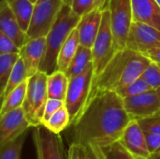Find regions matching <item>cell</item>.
<instances>
[{"label": "cell", "instance_id": "obj_24", "mask_svg": "<svg viewBox=\"0 0 160 159\" xmlns=\"http://www.w3.org/2000/svg\"><path fill=\"white\" fill-rule=\"evenodd\" d=\"M93 149L98 157V159H135V157L120 143V142H113L104 147Z\"/></svg>", "mask_w": 160, "mask_h": 159}, {"label": "cell", "instance_id": "obj_11", "mask_svg": "<svg viewBox=\"0 0 160 159\" xmlns=\"http://www.w3.org/2000/svg\"><path fill=\"white\" fill-rule=\"evenodd\" d=\"M160 47V30L146 23L133 22L128 34L127 48L143 53Z\"/></svg>", "mask_w": 160, "mask_h": 159}, {"label": "cell", "instance_id": "obj_2", "mask_svg": "<svg viewBox=\"0 0 160 159\" xmlns=\"http://www.w3.org/2000/svg\"><path fill=\"white\" fill-rule=\"evenodd\" d=\"M151 62L145 55L128 48L118 51L103 71L94 79L90 102L100 93L120 92L140 78Z\"/></svg>", "mask_w": 160, "mask_h": 159}, {"label": "cell", "instance_id": "obj_36", "mask_svg": "<svg viewBox=\"0 0 160 159\" xmlns=\"http://www.w3.org/2000/svg\"><path fill=\"white\" fill-rule=\"evenodd\" d=\"M142 54L145 55L152 62H155V63L160 65V47L148 50V51H146L145 52H143Z\"/></svg>", "mask_w": 160, "mask_h": 159}, {"label": "cell", "instance_id": "obj_14", "mask_svg": "<svg viewBox=\"0 0 160 159\" xmlns=\"http://www.w3.org/2000/svg\"><path fill=\"white\" fill-rule=\"evenodd\" d=\"M0 31L10 37L20 49L30 40L7 0H2L0 3Z\"/></svg>", "mask_w": 160, "mask_h": 159}, {"label": "cell", "instance_id": "obj_23", "mask_svg": "<svg viewBox=\"0 0 160 159\" xmlns=\"http://www.w3.org/2000/svg\"><path fill=\"white\" fill-rule=\"evenodd\" d=\"M27 79H28V77H27L26 67H25V65H24L22 59L20 56L19 60L17 61L12 72L10 74V77H9V79L8 81L5 91L0 96L1 102L9 95V93H11L15 88H17L21 83H22Z\"/></svg>", "mask_w": 160, "mask_h": 159}, {"label": "cell", "instance_id": "obj_28", "mask_svg": "<svg viewBox=\"0 0 160 159\" xmlns=\"http://www.w3.org/2000/svg\"><path fill=\"white\" fill-rule=\"evenodd\" d=\"M68 159H98V157L92 147L71 142L68 151Z\"/></svg>", "mask_w": 160, "mask_h": 159}, {"label": "cell", "instance_id": "obj_42", "mask_svg": "<svg viewBox=\"0 0 160 159\" xmlns=\"http://www.w3.org/2000/svg\"><path fill=\"white\" fill-rule=\"evenodd\" d=\"M148 159H151V158H148Z\"/></svg>", "mask_w": 160, "mask_h": 159}, {"label": "cell", "instance_id": "obj_9", "mask_svg": "<svg viewBox=\"0 0 160 159\" xmlns=\"http://www.w3.org/2000/svg\"><path fill=\"white\" fill-rule=\"evenodd\" d=\"M33 142L38 159H68L60 134H56L45 126L35 127Z\"/></svg>", "mask_w": 160, "mask_h": 159}, {"label": "cell", "instance_id": "obj_35", "mask_svg": "<svg viewBox=\"0 0 160 159\" xmlns=\"http://www.w3.org/2000/svg\"><path fill=\"white\" fill-rule=\"evenodd\" d=\"M144 132H145V138H146L148 150L152 157L153 155H156L160 152V135L151 133V132H146V131Z\"/></svg>", "mask_w": 160, "mask_h": 159}, {"label": "cell", "instance_id": "obj_41", "mask_svg": "<svg viewBox=\"0 0 160 159\" xmlns=\"http://www.w3.org/2000/svg\"><path fill=\"white\" fill-rule=\"evenodd\" d=\"M157 2L158 3V5H159V6H160V0H157Z\"/></svg>", "mask_w": 160, "mask_h": 159}, {"label": "cell", "instance_id": "obj_37", "mask_svg": "<svg viewBox=\"0 0 160 159\" xmlns=\"http://www.w3.org/2000/svg\"><path fill=\"white\" fill-rule=\"evenodd\" d=\"M108 0H95L94 2V8H99L101 10H104L107 7Z\"/></svg>", "mask_w": 160, "mask_h": 159}, {"label": "cell", "instance_id": "obj_8", "mask_svg": "<svg viewBox=\"0 0 160 159\" xmlns=\"http://www.w3.org/2000/svg\"><path fill=\"white\" fill-rule=\"evenodd\" d=\"M65 4V0H38L27 31L28 37L30 38L46 37Z\"/></svg>", "mask_w": 160, "mask_h": 159}, {"label": "cell", "instance_id": "obj_43", "mask_svg": "<svg viewBox=\"0 0 160 159\" xmlns=\"http://www.w3.org/2000/svg\"><path fill=\"white\" fill-rule=\"evenodd\" d=\"M159 66H160V65H159Z\"/></svg>", "mask_w": 160, "mask_h": 159}, {"label": "cell", "instance_id": "obj_18", "mask_svg": "<svg viewBox=\"0 0 160 159\" xmlns=\"http://www.w3.org/2000/svg\"><path fill=\"white\" fill-rule=\"evenodd\" d=\"M80 46H81V41H80L79 31L77 28H74L59 52L58 58H57V69L62 70L64 72L67 71L72 59L74 58L76 52H78Z\"/></svg>", "mask_w": 160, "mask_h": 159}, {"label": "cell", "instance_id": "obj_27", "mask_svg": "<svg viewBox=\"0 0 160 159\" xmlns=\"http://www.w3.org/2000/svg\"><path fill=\"white\" fill-rule=\"evenodd\" d=\"M27 132L0 146V159H20Z\"/></svg>", "mask_w": 160, "mask_h": 159}, {"label": "cell", "instance_id": "obj_32", "mask_svg": "<svg viewBox=\"0 0 160 159\" xmlns=\"http://www.w3.org/2000/svg\"><path fill=\"white\" fill-rule=\"evenodd\" d=\"M95 0H65L66 4L70 5L72 10L81 17L94 8Z\"/></svg>", "mask_w": 160, "mask_h": 159}, {"label": "cell", "instance_id": "obj_1", "mask_svg": "<svg viewBox=\"0 0 160 159\" xmlns=\"http://www.w3.org/2000/svg\"><path fill=\"white\" fill-rule=\"evenodd\" d=\"M132 121L123 98L113 91L98 94L72 127V142L100 148L119 142Z\"/></svg>", "mask_w": 160, "mask_h": 159}, {"label": "cell", "instance_id": "obj_19", "mask_svg": "<svg viewBox=\"0 0 160 159\" xmlns=\"http://www.w3.org/2000/svg\"><path fill=\"white\" fill-rule=\"evenodd\" d=\"M69 84V78L66 72L62 70H55L48 75L47 88L49 98L66 100L68 89Z\"/></svg>", "mask_w": 160, "mask_h": 159}, {"label": "cell", "instance_id": "obj_38", "mask_svg": "<svg viewBox=\"0 0 160 159\" xmlns=\"http://www.w3.org/2000/svg\"><path fill=\"white\" fill-rule=\"evenodd\" d=\"M151 159H160V152L159 153H158V154H156V155H153L151 157Z\"/></svg>", "mask_w": 160, "mask_h": 159}, {"label": "cell", "instance_id": "obj_33", "mask_svg": "<svg viewBox=\"0 0 160 159\" xmlns=\"http://www.w3.org/2000/svg\"><path fill=\"white\" fill-rule=\"evenodd\" d=\"M21 49L16 45V43L0 31V54L5 53H20Z\"/></svg>", "mask_w": 160, "mask_h": 159}, {"label": "cell", "instance_id": "obj_7", "mask_svg": "<svg viewBox=\"0 0 160 159\" xmlns=\"http://www.w3.org/2000/svg\"><path fill=\"white\" fill-rule=\"evenodd\" d=\"M116 52L111 25L110 11L108 8H105L102 11V20L99 32L92 47L95 78L103 71Z\"/></svg>", "mask_w": 160, "mask_h": 159}, {"label": "cell", "instance_id": "obj_39", "mask_svg": "<svg viewBox=\"0 0 160 159\" xmlns=\"http://www.w3.org/2000/svg\"><path fill=\"white\" fill-rule=\"evenodd\" d=\"M156 92H157V94H158V98H159L160 102V87H158V89H156Z\"/></svg>", "mask_w": 160, "mask_h": 159}, {"label": "cell", "instance_id": "obj_30", "mask_svg": "<svg viewBox=\"0 0 160 159\" xmlns=\"http://www.w3.org/2000/svg\"><path fill=\"white\" fill-rule=\"evenodd\" d=\"M154 90L160 87V66L155 62H151L141 76Z\"/></svg>", "mask_w": 160, "mask_h": 159}, {"label": "cell", "instance_id": "obj_16", "mask_svg": "<svg viewBox=\"0 0 160 159\" xmlns=\"http://www.w3.org/2000/svg\"><path fill=\"white\" fill-rule=\"evenodd\" d=\"M102 11L99 8H93L81 17L76 28L79 31L82 46L92 49L100 29Z\"/></svg>", "mask_w": 160, "mask_h": 159}, {"label": "cell", "instance_id": "obj_15", "mask_svg": "<svg viewBox=\"0 0 160 159\" xmlns=\"http://www.w3.org/2000/svg\"><path fill=\"white\" fill-rule=\"evenodd\" d=\"M46 52V37L30 38V40L20 51V56L22 59L30 78L39 71L41 63Z\"/></svg>", "mask_w": 160, "mask_h": 159}, {"label": "cell", "instance_id": "obj_40", "mask_svg": "<svg viewBox=\"0 0 160 159\" xmlns=\"http://www.w3.org/2000/svg\"><path fill=\"white\" fill-rule=\"evenodd\" d=\"M30 1H32V2H33V3H34V4H35V3H36V2H37V1H38V0H30Z\"/></svg>", "mask_w": 160, "mask_h": 159}, {"label": "cell", "instance_id": "obj_5", "mask_svg": "<svg viewBox=\"0 0 160 159\" xmlns=\"http://www.w3.org/2000/svg\"><path fill=\"white\" fill-rule=\"evenodd\" d=\"M47 78L48 74L41 70L28 78L27 93L22 109L32 127L43 125L44 110L49 99Z\"/></svg>", "mask_w": 160, "mask_h": 159}, {"label": "cell", "instance_id": "obj_17", "mask_svg": "<svg viewBox=\"0 0 160 159\" xmlns=\"http://www.w3.org/2000/svg\"><path fill=\"white\" fill-rule=\"evenodd\" d=\"M133 22L146 23L160 30V6L157 0H131Z\"/></svg>", "mask_w": 160, "mask_h": 159}, {"label": "cell", "instance_id": "obj_13", "mask_svg": "<svg viewBox=\"0 0 160 159\" xmlns=\"http://www.w3.org/2000/svg\"><path fill=\"white\" fill-rule=\"evenodd\" d=\"M119 142L135 159H148L151 157L146 142L145 132L137 120H132L128 125Z\"/></svg>", "mask_w": 160, "mask_h": 159}, {"label": "cell", "instance_id": "obj_26", "mask_svg": "<svg viewBox=\"0 0 160 159\" xmlns=\"http://www.w3.org/2000/svg\"><path fill=\"white\" fill-rule=\"evenodd\" d=\"M20 58V53L0 54V96L4 93L10 74Z\"/></svg>", "mask_w": 160, "mask_h": 159}, {"label": "cell", "instance_id": "obj_34", "mask_svg": "<svg viewBox=\"0 0 160 159\" xmlns=\"http://www.w3.org/2000/svg\"><path fill=\"white\" fill-rule=\"evenodd\" d=\"M63 106H65V101L63 100H59V99H53V98H49L46 106H45V110H44V115H43V124L45 122H47L50 117L55 113L60 108H62Z\"/></svg>", "mask_w": 160, "mask_h": 159}, {"label": "cell", "instance_id": "obj_31", "mask_svg": "<svg viewBox=\"0 0 160 159\" xmlns=\"http://www.w3.org/2000/svg\"><path fill=\"white\" fill-rule=\"evenodd\" d=\"M138 122L144 131L160 135V112Z\"/></svg>", "mask_w": 160, "mask_h": 159}, {"label": "cell", "instance_id": "obj_21", "mask_svg": "<svg viewBox=\"0 0 160 159\" xmlns=\"http://www.w3.org/2000/svg\"><path fill=\"white\" fill-rule=\"evenodd\" d=\"M92 63H93L92 49L81 45L74 58L72 59L68 68L67 69L66 74L69 79L76 77L82 72H83L87 68V67Z\"/></svg>", "mask_w": 160, "mask_h": 159}, {"label": "cell", "instance_id": "obj_3", "mask_svg": "<svg viewBox=\"0 0 160 159\" xmlns=\"http://www.w3.org/2000/svg\"><path fill=\"white\" fill-rule=\"evenodd\" d=\"M81 16L75 13L70 5L65 4L60 10L50 32L46 36V52L39 70L51 74L57 70V58L59 52L72 32L76 28Z\"/></svg>", "mask_w": 160, "mask_h": 159}, {"label": "cell", "instance_id": "obj_22", "mask_svg": "<svg viewBox=\"0 0 160 159\" xmlns=\"http://www.w3.org/2000/svg\"><path fill=\"white\" fill-rule=\"evenodd\" d=\"M27 86H28V79L25 80L22 83H21L11 93H9V95L1 103L0 116L10 111L22 107L27 93Z\"/></svg>", "mask_w": 160, "mask_h": 159}, {"label": "cell", "instance_id": "obj_4", "mask_svg": "<svg viewBox=\"0 0 160 159\" xmlns=\"http://www.w3.org/2000/svg\"><path fill=\"white\" fill-rule=\"evenodd\" d=\"M94 78L95 72L92 63L83 72L69 79L65 106L69 112L71 126L81 118L90 103V93Z\"/></svg>", "mask_w": 160, "mask_h": 159}, {"label": "cell", "instance_id": "obj_20", "mask_svg": "<svg viewBox=\"0 0 160 159\" xmlns=\"http://www.w3.org/2000/svg\"><path fill=\"white\" fill-rule=\"evenodd\" d=\"M9 4L12 11L14 12L21 27L24 32L27 33L33 13L35 4L30 0H7Z\"/></svg>", "mask_w": 160, "mask_h": 159}, {"label": "cell", "instance_id": "obj_29", "mask_svg": "<svg viewBox=\"0 0 160 159\" xmlns=\"http://www.w3.org/2000/svg\"><path fill=\"white\" fill-rule=\"evenodd\" d=\"M149 90H152L150 85L144 81L143 78L140 77L137 80H135L134 82H132L130 84H128L127 87L122 89L117 94L122 98H124V97H131V96H136V95L144 93Z\"/></svg>", "mask_w": 160, "mask_h": 159}, {"label": "cell", "instance_id": "obj_12", "mask_svg": "<svg viewBox=\"0 0 160 159\" xmlns=\"http://www.w3.org/2000/svg\"><path fill=\"white\" fill-rule=\"evenodd\" d=\"M32 127L22 107L10 111L0 116V146L4 145Z\"/></svg>", "mask_w": 160, "mask_h": 159}, {"label": "cell", "instance_id": "obj_6", "mask_svg": "<svg viewBox=\"0 0 160 159\" xmlns=\"http://www.w3.org/2000/svg\"><path fill=\"white\" fill-rule=\"evenodd\" d=\"M111 25L116 52L127 48V41L133 22L131 0H108Z\"/></svg>", "mask_w": 160, "mask_h": 159}, {"label": "cell", "instance_id": "obj_25", "mask_svg": "<svg viewBox=\"0 0 160 159\" xmlns=\"http://www.w3.org/2000/svg\"><path fill=\"white\" fill-rule=\"evenodd\" d=\"M48 129L51 131L60 134L63 132L66 128L71 127V121H70V115L66 106H63L60 108L55 113H53L50 119L43 124Z\"/></svg>", "mask_w": 160, "mask_h": 159}, {"label": "cell", "instance_id": "obj_10", "mask_svg": "<svg viewBox=\"0 0 160 159\" xmlns=\"http://www.w3.org/2000/svg\"><path fill=\"white\" fill-rule=\"evenodd\" d=\"M124 107L132 120H142L160 112L159 98L156 90L123 98Z\"/></svg>", "mask_w": 160, "mask_h": 159}]
</instances>
